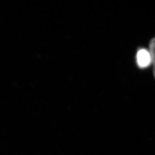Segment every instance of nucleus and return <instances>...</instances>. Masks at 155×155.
I'll return each mask as SVG.
<instances>
[{"label": "nucleus", "instance_id": "nucleus-1", "mask_svg": "<svg viewBox=\"0 0 155 155\" xmlns=\"http://www.w3.org/2000/svg\"><path fill=\"white\" fill-rule=\"evenodd\" d=\"M137 63L140 67H146L151 62V56L145 49L140 50L137 53Z\"/></svg>", "mask_w": 155, "mask_h": 155}]
</instances>
